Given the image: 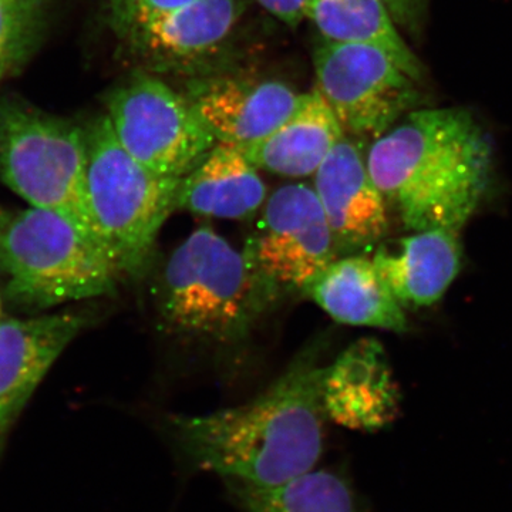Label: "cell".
<instances>
[{"label": "cell", "instance_id": "obj_20", "mask_svg": "<svg viewBox=\"0 0 512 512\" xmlns=\"http://www.w3.org/2000/svg\"><path fill=\"white\" fill-rule=\"evenodd\" d=\"M245 512H362L355 490L333 470H312L281 487L262 488L227 481Z\"/></svg>", "mask_w": 512, "mask_h": 512}, {"label": "cell", "instance_id": "obj_1", "mask_svg": "<svg viewBox=\"0 0 512 512\" xmlns=\"http://www.w3.org/2000/svg\"><path fill=\"white\" fill-rule=\"evenodd\" d=\"M325 370L316 353H302L241 406L171 417V436L198 470L262 490L291 483L315 470L323 453Z\"/></svg>", "mask_w": 512, "mask_h": 512}, {"label": "cell", "instance_id": "obj_9", "mask_svg": "<svg viewBox=\"0 0 512 512\" xmlns=\"http://www.w3.org/2000/svg\"><path fill=\"white\" fill-rule=\"evenodd\" d=\"M245 254L282 292L303 291L339 258L335 238L315 188L289 184L265 202Z\"/></svg>", "mask_w": 512, "mask_h": 512}, {"label": "cell", "instance_id": "obj_23", "mask_svg": "<svg viewBox=\"0 0 512 512\" xmlns=\"http://www.w3.org/2000/svg\"><path fill=\"white\" fill-rule=\"evenodd\" d=\"M382 2L396 25L409 32L419 30L429 5V0H382Z\"/></svg>", "mask_w": 512, "mask_h": 512}, {"label": "cell", "instance_id": "obj_14", "mask_svg": "<svg viewBox=\"0 0 512 512\" xmlns=\"http://www.w3.org/2000/svg\"><path fill=\"white\" fill-rule=\"evenodd\" d=\"M323 406L349 429L376 431L397 419L400 390L379 340H357L326 366Z\"/></svg>", "mask_w": 512, "mask_h": 512}, {"label": "cell", "instance_id": "obj_3", "mask_svg": "<svg viewBox=\"0 0 512 512\" xmlns=\"http://www.w3.org/2000/svg\"><path fill=\"white\" fill-rule=\"evenodd\" d=\"M282 295L244 251L201 227L165 262L154 299L170 335L228 346L248 338Z\"/></svg>", "mask_w": 512, "mask_h": 512}, {"label": "cell", "instance_id": "obj_13", "mask_svg": "<svg viewBox=\"0 0 512 512\" xmlns=\"http://www.w3.org/2000/svg\"><path fill=\"white\" fill-rule=\"evenodd\" d=\"M84 325L73 312L0 320V441Z\"/></svg>", "mask_w": 512, "mask_h": 512}, {"label": "cell", "instance_id": "obj_5", "mask_svg": "<svg viewBox=\"0 0 512 512\" xmlns=\"http://www.w3.org/2000/svg\"><path fill=\"white\" fill-rule=\"evenodd\" d=\"M0 268L10 301L28 309L107 295L120 278L90 232L60 212L33 207L8 217Z\"/></svg>", "mask_w": 512, "mask_h": 512}, {"label": "cell", "instance_id": "obj_2", "mask_svg": "<svg viewBox=\"0 0 512 512\" xmlns=\"http://www.w3.org/2000/svg\"><path fill=\"white\" fill-rule=\"evenodd\" d=\"M366 164L404 227L458 232L487 192L493 147L463 107L416 109L373 141Z\"/></svg>", "mask_w": 512, "mask_h": 512}, {"label": "cell", "instance_id": "obj_18", "mask_svg": "<svg viewBox=\"0 0 512 512\" xmlns=\"http://www.w3.org/2000/svg\"><path fill=\"white\" fill-rule=\"evenodd\" d=\"M266 187L237 147L217 144L191 173L181 178L177 210L204 217L245 220L262 207Z\"/></svg>", "mask_w": 512, "mask_h": 512}, {"label": "cell", "instance_id": "obj_19", "mask_svg": "<svg viewBox=\"0 0 512 512\" xmlns=\"http://www.w3.org/2000/svg\"><path fill=\"white\" fill-rule=\"evenodd\" d=\"M305 19L323 40L376 47L416 82L423 79V64L404 42L382 0H308Z\"/></svg>", "mask_w": 512, "mask_h": 512}, {"label": "cell", "instance_id": "obj_7", "mask_svg": "<svg viewBox=\"0 0 512 512\" xmlns=\"http://www.w3.org/2000/svg\"><path fill=\"white\" fill-rule=\"evenodd\" d=\"M106 116L130 156L163 177L181 180L218 144L185 94L144 70L109 93Z\"/></svg>", "mask_w": 512, "mask_h": 512}, {"label": "cell", "instance_id": "obj_6", "mask_svg": "<svg viewBox=\"0 0 512 512\" xmlns=\"http://www.w3.org/2000/svg\"><path fill=\"white\" fill-rule=\"evenodd\" d=\"M86 127L16 96L0 100V178L30 207L56 211L93 235ZM96 239V238H94Z\"/></svg>", "mask_w": 512, "mask_h": 512}, {"label": "cell", "instance_id": "obj_10", "mask_svg": "<svg viewBox=\"0 0 512 512\" xmlns=\"http://www.w3.org/2000/svg\"><path fill=\"white\" fill-rule=\"evenodd\" d=\"M244 13L242 0H194L114 30L128 55L151 74L183 72L217 55Z\"/></svg>", "mask_w": 512, "mask_h": 512}, {"label": "cell", "instance_id": "obj_17", "mask_svg": "<svg viewBox=\"0 0 512 512\" xmlns=\"http://www.w3.org/2000/svg\"><path fill=\"white\" fill-rule=\"evenodd\" d=\"M345 136L335 114L315 90L303 94L298 109L268 136L237 148L258 170L302 178L315 174Z\"/></svg>", "mask_w": 512, "mask_h": 512}, {"label": "cell", "instance_id": "obj_12", "mask_svg": "<svg viewBox=\"0 0 512 512\" xmlns=\"http://www.w3.org/2000/svg\"><path fill=\"white\" fill-rule=\"evenodd\" d=\"M313 178L338 252L352 255L376 247L389 229L387 204L356 141L343 137Z\"/></svg>", "mask_w": 512, "mask_h": 512}, {"label": "cell", "instance_id": "obj_22", "mask_svg": "<svg viewBox=\"0 0 512 512\" xmlns=\"http://www.w3.org/2000/svg\"><path fill=\"white\" fill-rule=\"evenodd\" d=\"M194 0H107L113 30L123 28L148 16L181 8Z\"/></svg>", "mask_w": 512, "mask_h": 512}, {"label": "cell", "instance_id": "obj_8", "mask_svg": "<svg viewBox=\"0 0 512 512\" xmlns=\"http://www.w3.org/2000/svg\"><path fill=\"white\" fill-rule=\"evenodd\" d=\"M313 66L315 90L348 137L376 140L420 109L419 82L376 47L322 39Z\"/></svg>", "mask_w": 512, "mask_h": 512}, {"label": "cell", "instance_id": "obj_4", "mask_svg": "<svg viewBox=\"0 0 512 512\" xmlns=\"http://www.w3.org/2000/svg\"><path fill=\"white\" fill-rule=\"evenodd\" d=\"M87 204L94 238L117 274H146L161 228L177 210L180 178L148 170L121 146L106 113L86 126Z\"/></svg>", "mask_w": 512, "mask_h": 512}, {"label": "cell", "instance_id": "obj_25", "mask_svg": "<svg viewBox=\"0 0 512 512\" xmlns=\"http://www.w3.org/2000/svg\"><path fill=\"white\" fill-rule=\"evenodd\" d=\"M6 221H8V217L0 211V237H2L3 228H5Z\"/></svg>", "mask_w": 512, "mask_h": 512}, {"label": "cell", "instance_id": "obj_15", "mask_svg": "<svg viewBox=\"0 0 512 512\" xmlns=\"http://www.w3.org/2000/svg\"><path fill=\"white\" fill-rule=\"evenodd\" d=\"M461 256L458 232L443 228L413 232L397 249H377L372 259L403 308H424L439 302L453 284Z\"/></svg>", "mask_w": 512, "mask_h": 512}, {"label": "cell", "instance_id": "obj_21", "mask_svg": "<svg viewBox=\"0 0 512 512\" xmlns=\"http://www.w3.org/2000/svg\"><path fill=\"white\" fill-rule=\"evenodd\" d=\"M53 0H0V80L35 55L45 37Z\"/></svg>", "mask_w": 512, "mask_h": 512}, {"label": "cell", "instance_id": "obj_16", "mask_svg": "<svg viewBox=\"0 0 512 512\" xmlns=\"http://www.w3.org/2000/svg\"><path fill=\"white\" fill-rule=\"evenodd\" d=\"M302 293L336 322L397 333L407 330L403 306L384 284L373 259L365 255L336 258Z\"/></svg>", "mask_w": 512, "mask_h": 512}, {"label": "cell", "instance_id": "obj_11", "mask_svg": "<svg viewBox=\"0 0 512 512\" xmlns=\"http://www.w3.org/2000/svg\"><path fill=\"white\" fill-rule=\"evenodd\" d=\"M184 94L217 143L238 148L272 133L303 99L284 82L239 76L195 80Z\"/></svg>", "mask_w": 512, "mask_h": 512}, {"label": "cell", "instance_id": "obj_26", "mask_svg": "<svg viewBox=\"0 0 512 512\" xmlns=\"http://www.w3.org/2000/svg\"><path fill=\"white\" fill-rule=\"evenodd\" d=\"M0 320H2V299H0Z\"/></svg>", "mask_w": 512, "mask_h": 512}, {"label": "cell", "instance_id": "obj_24", "mask_svg": "<svg viewBox=\"0 0 512 512\" xmlns=\"http://www.w3.org/2000/svg\"><path fill=\"white\" fill-rule=\"evenodd\" d=\"M272 16L289 26H296L305 19L308 0H256Z\"/></svg>", "mask_w": 512, "mask_h": 512}]
</instances>
